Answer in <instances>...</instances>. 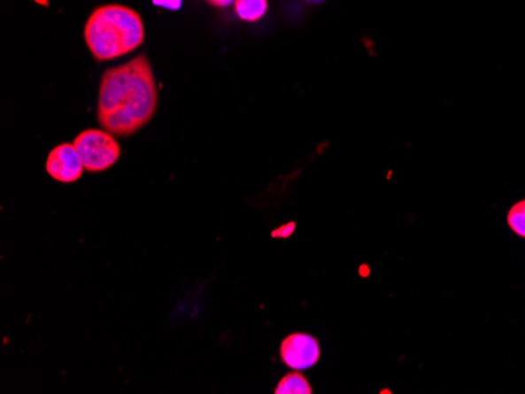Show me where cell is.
Returning <instances> with one entry per match:
<instances>
[{
  "instance_id": "cell-1",
  "label": "cell",
  "mask_w": 525,
  "mask_h": 394,
  "mask_svg": "<svg viewBox=\"0 0 525 394\" xmlns=\"http://www.w3.org/2000/svg\"><path fill=\"white\" fill-rule=\"evenodd\" d=\"M159 103L158 85L145 54L104 71L97 118L104 131L129 137L153 120Z\"/></svg>"
},
{
  "instance_id": "cell-2",
  "label": "cell",
  "mask_w": 525,
  "mask_h": 394,
  "mask_svg": "<svg viewBox=\"0 0 525 394\" xmlns=\"http://www.w3.org/2000/svg\"><path fill=\"white\" fill-rule=\"evenodd\" d=\"M84 40L97 62L131 54L145 42V26L133 8L109 4L91 12L84 26Z\"/></svg>"
},
{
  "instance_id": "cell-3",
  "label": "cell",
  "mask_w": 525,
  "mask_h": 394,
  "mask_svg": "<svg viewBox=\"0 0 525 394\" xmlns=\"http://www.w3.org/2000/svg\"><path fill=\"white\" fill-rule=\"evenodd\" d=\"M85 170L90 174L104 172L120 159L121 148L113 134L104 129H85L73 140Z\"/></svg>"
},
{
  "instance_id": "cell-4",
  "label": "cell",
  "mask_w": 525,
  "mask_h": 394,
  "mask_svg": "<svg viewBox=\"0 0 525 394\" xmlns=\"http://www.w3.org/2000/svg\"><path fill=\"white\" fill-rule=\"evenodd\" d=\"M281 359L283 365L295 371L315 367L320 359L318 341L305 333H291L282 341Z\"/></svg>"
},
{
  "instance_id": "cell-5",
  "label": "cell",
  "mask_w": 525,
  "mask_h": 394,
  "mask_svg": "<svg viewBox=\"0 0 525 394\" xmlns=\"http://www.w3.org/2000/svg\"><path fill=\"white\" fill-rule=\"evenodd\" d=\"M44 168L52 180L64 184H71L81 180L85 170L84 162L73 143L56 146L48 154Z\"/></svg>"
},
{
  "instance_id": "cell-6",
  "label": "cell",
  "mask_w": 525,
  "mask_h": 394,
  "mask_svg": "<svg viewBox=\"0 0 525 394\" xmlns=\"http://www.w3.org/2000/svg\"><path fill=\"white\" fill-rule=\"evenodd\" d=\"M235 13L245 22H257L266 14L267 0H235Z\"/></svg>"
},
{
  "instance_id": "cell-7",
  "label": "cell",
  "mask_w": 525,
  "mask_h": 394,
  "mask_svg": "<svg viewBox=\"0 0 525 394\" xmlns=\"http://www.w3.org/2000/svg\"><path fill=\"white\" fill-rule=\"evenodd\" d=\"M275 394H312V387L299 371L290 373L275 387Z\"/></svg>"
},
{
  "instance_id": "cell-8",
  "label": "cell",
  "mask_w": 525,
  "mask_h": 394,
  "mask_svg": "<svg viewBox=\"0 0 525 394\" xmlns=\"http://www.w3.org/2000/svg\"><path fill=\"white\" fill-rule=\"evenodd\" d=\"M508 227L512 228L514 235L525 239V200L518 201L506 215Z\"/></svg>"
},
{
  "instance_id": "cell-9",
  "label": "cell",
  "mask_w": 525,
  "mask_h": 394,
  "mask_svg": "<svg viewBox=\"0 0 525 394\" xmlns=\"http://www.w3.org/2000/svg\"><path fill=\"white\" fill-rule=\"evenodd\" d=\"M154 7L166 8L170 12L180 10L182 5V0H153Z\"/></svg>"
},
{
  "instance_id": "cell-10",
  "label": "cell",
  "mask_w": 525,
  "mask_h": 394,
  "mask_svg": "<svg viewBox=\"0 0 525 394\" xmlns=\"http://www.w3.org/2000/svg\"><path fill=\"white\" fill-rule=\"evenodd\" d=\"M206 4L211 7L227 8L235 4V0H206Z\"/></svg>"
},
{
  "instance_id": "cell-11",
  "label": "cell",
  "mask_w": 525,
  "mask_h": 394,
  "mask_svg": "<svg viewBox=\"0 0 525 394\" xmlns=\"http://www.w3.org/2000/svg\"><path fill=\"white\" fill-rule=\"evenodd\" d=\"M310 4H321L322 0H307Z\"/></svg>"
}]
</instances>
